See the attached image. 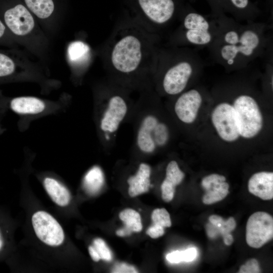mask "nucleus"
Wrapping results in <instances>:
<instances>
[{
  "label": "nucleus",
  "instance_id": "nucleus-10",
  "mask_svg": "<svg viewBox=\"0 0 273 273\" xmlns=\"http://www.w3.org/2000/svg\"><path fill=\"white\" fill-rule=\"evenodd\" d=\"M183 26L185 36L190 43L197 46H205L213 39L211 25L202 15L190 13L184 18Z\"/></svg>",
  "mask_w": 273,
  "mask_h": 273
},
{
  "label": "nucleus",
  "instance_id": "nucleus-26",
  "mask_svg": "<svg viewBox=\"0 0 273 273\" xmlns=\"http://www.w3.org/2000/svg\"><path fill=\"white\" fill-rule=\"evenodd\" d=\"M151 218L153 224L163 228L170 227L171 225L170 215L165 208H157L154 210Z\"/></svg>",
  "mask_w": 273,
  "mask_h": 273
},
{
  "label": "nucleus",
  "instance_id": "nucleus-33",
  "mask_svg": "<svg viewBox=\"0 0 273 273\" xmlns=\"http://www.w3.org/2000/svg\"><path fill=\"white\" fill-rule=\"evenodd\" d=\"M88 252L90 256L94 261H98L100 259H101L100 255L93 246H89Z\"/></svg>",
  "mask_w": 273,
  "mask_h": 273
},
{
  "label": "nucleus",
  "instance_id": "nucleus-24",
  "mask_svg": "<svg viewBox=\"0 0 273 273\" xmlns=\"http://www.w3.org/2000/svg\"><path fill=\"white\" fill-rule=\"evenodd\" d=\"M197 254V250L195 248H190L185 250H176L168 253L166 258L172 263H178L182 261L190 262L194 260Z\"/></svg>",
  "mask_w": 273,
  "mask_h": 273
},
{
  "label": "nucleus",
  "instance_id": "nucleus-37",
  "mask_svg": "<svg viewBox=\"0 0 273 273\" xmlns=\"http://www.w3.org/2000/svg\"><path fill=\"white\" fill-rule=\"evenodd\" d=\"M5 31V26L4 24L0 20V37H1L4 34Z\"/></svg>",
  "mask_w": 273,
  "mask_h": 273
},
{
  "label": "nucleus",
  "instance_id": "nucleus-3",
  "mask_svg": "<svg viewBox=\"0 0 273 273\" xmlns=\"http://www.w3.org/2000/svg\"><path fill=\"white\" fill-rule=\"evenodd\" d=\"M262 42L259 32L253 28L231 29L222 34L218 54L223 63L233 66L254 56Z\"/></svg>",
  "mask_w": 273,
  "mask_h": 273
},
{
  "label": "nucleus",
  "instance_id": "nucleus-1",
  "mask_svg": "<svg viewBox=\"0 0 273 273\" xmlns=\"http://www.w3.org/2000/svg\"><path fill=\"white\" fill-rule=\"evenodd\" d=\"M146 92L134 103L127 122L132 124L133 128L131 150L136 154L149 156L168 145L171 131L150 92Z\"/></svg>",
  "mask_w": 273,
  "mask_h": 273
},
{
  "label": "nucleus",
  "instance_id": "nucleus-35",
  "mask_svg": "<svg viewBox=\"0 0 273 273\" xmlns=\"http://www.w3.org/2000/svg\"><path fill=\"white\" fill-rule=\"evenodd\" d=\"M222 237L223 242L225 245L230 246L233 244L234 238L230 233L224 235Z\"/></svg>",
  "mask_w": 273,
  "mask_h": 273
},
{
  "label": "nucleus",
  "instance_id": "nucleus-25",
  "mask_svg": "<svg viewBox=\"0 0 273 273\" xmlns=\"http://www.w3.org/2000/svg\"><path fill=\"white\" fill-rule=\"evenodd\" d=\"M236 226V223L233 217H230L225 220L224 223L219 228H214L209 224L207 226V233L210 238L215 237L218 234H221L222 236L232 232Z\"/></svg>",
  "mask_w": 273,
  "mask_h": 273
},
{
  "label": "nucleus",
  "instance_id": "nucleus-8",
  "mask_svg": "<svg viewBox=\"0 0 273 273\" xmlns=\"http://www.w3.org/2000/svg\"><path fill=\"white\" fill-rule=\"evenodd\" d=\"M31 222L36 236L46 244L58 246L64 242L63 230L50 214L43 211H37L33 214Z\"/></svg>",
  "mask_w": 273,
  "mask_h": 273
},
{
  "label": "nucleus",
  "instance_id": "nucleus-11",
  "mask_svg": "<svg viewBox=\"0 0 273 273\" xmlns=\"http://www.w3.org/2000/svg\"><path fill=\"white\" fill-rule=\"evenodd\" d=\"M173 104V112L177 119L184 124H191L196 120L202 102L200 92L191 89L183 92Z\"/></svg>",
  "mask_w": 273,
  "mask_h": 273
},
{
  "label": "nucleus",
  "instance_id": "nucleus-32",
  "mask_svg": "<svg viewBox=\"0 0 273 273\" xmlns=\"http://www.w3.org/2000/svg\"><path fill=\"white\" fill-rule=\"evenodd\" d=\"M7 237L3 229V225L0 221V255L4 252L7 246Z\"/></svg>",
  "mask_w": 273,
  "mask_h": 273
},
{
  "label": "nucleus",
  "instance_id": "nucleus-4",
  "mask_svg": "<svg viewBox=\"0 0 273 273\" xmlns=\"http://www.w3.org/2000/svg\"><path fill=\"white\" fill-rule=\"evenodd\" d=\"M142 56V46L140 39L133 35H126L114 45L111 61L116 72L128 76L136 71Z\"/></svg>",
  "mask_w": 273,
  "mask_h": 273
},
{
  "label": "nucleus",
  "instance_id": "nucleus-18",
  "mask_svg": "<svg viewBox=\"0 0 273 273\" xmlns=\"http://www.w3.org/2000/svg\"><path fill=\"white\" fill-rule=\"evenodd\" d=\"M44 187L52 200L60 206L69 204L71 196L68 190L56 179L46 177L43 180Z\"/></svg>",
  "mask_w": 273,
  "mask_h": 273
},
{
  "label": "nucleus",
  "instance_id": "nucleus-6",
  "mask_svg": "<svg viewBox=\"0 0 273 273\" xmlns=\"http://www.w3.org/2000/svg\"><path fill=\"white\" fill-rule=\"evenodd\" d=\"M273 218L268 213L252 214L246 224V241L251 247L259 248L272 239Z\"/></svg>",
  "mask_w": 273,
  "mask_h": 273
},
{
  "label": "nucleus",
  "instance_id": "nucleus-13",
  "mask_svg": "<svg viewBox=\"0 0 273 273\" xmlns=\"http://www.w3.org/2000/svg\"><path fill=\"white\" fill-rule=\"evenodd\" d=\"M139 3L145 15L158 24L167 23L174 13L172 0H139Z\"/></svg>",
  "mask_w": 273,
  "mask_h": 273
},
{
  "label": "nucleus",
  "instance_id": "nucleus-12",
  "mask_svg": "<svg viewBox=\"0 0 273 273\" xmlns=\"http://www.w3.org/2000/svg\"><path fill=\"white\" fill-rule=\"evenodd\" d=\"M5 22L15 34L25 36L34 28L35 21L31 12L24 4H18L4 14Z\"/></svg>",
  "mask_w": 273,
  "mask_h": 273
},
{
  "label": "nucleus",
  "instance_id": "nucleus-9",
  "mask_svg": "<svg viewBox=\"0 0 273 273\" xmlns=\"http://www.w3.org/2000/svg\"><path fill=\"white\" fill-rule=\"evenodd\" d=\"M211 121L218 135L223 141L233 142L240 136L233 106L229 103L218 104L212 112Z\"/></svg>",
  "mask_w": 273,
  "mask_h": 273
},
{
  "label": "nucleus",
  "instance_id": "nucleus-7",
  "mask_svg": "<svg viewBox=\"0 0 273 273\" xmlns=\"http://www.w3.org/2000/svg\"><path fill=\"white\" fill-rule=\"evenodd\" d=\"M193 64L190 61L183 60L166 70L161 81V87L165 94L177 96L184 91L194 72Z\"/></svg>",
  "mask_w": 273,
  "mask_h": 273
},
{
  "label": "nucleus",
  "instance_id": "nucleus-2",
  "mask_svg": "<svg viewBox=\"0 0 273 273\" xmlns=\"http://www.w3.org/2000/svg\"><path fill=\"white\" fill-rule=\"evenodd\" d=\"M125 92L108 87L96 103L97 131L102 147L107 152L114 148L118 130L127 121L134 104Z\"/></svg>",
  "mask_w": 273,
  "mask_h": 273
},
{
  "label": "nucleus",
  "instance_id": "nucleus-28",
  "mask_svg": "<svg viewBox=\"0 0 273 273\" xmlns=\"http://www.w3.org/2000/svg\"><path fill=\"white\" fill-rule=\"evenodd\" d=\"M93 246L98 252L101 259L110 261L112 259V253L105 241L100 238L94 240Z\"/></svg>",
  "mask_w": 273,
  "mask_h": 273
},
{
  "label": "nucleus",
  "instance_id": "nucleus-14",
  "mask_svg": "<svg viewBox=\"0 0 273 273\" xmlns=\"http://www.w3.org/2000/svg\"><path fill=\"white\" fill-rule=\"evenodd\" d=\"M225 177L218 174H211L204 177L201 181L206 193L202 201L207 205L212 204L223 199L229 194V185Z\"/></svg>",
  "mask_w": 273,
  "mask_h": 273
},
{
  "label": "nucleus",
  "instance_id": "nucleus-15",
  "mask_svg": "<svg viewBox=\"0 0 273 273\" xmlns=\"http://www.w3.org/2000/svg\"><path fill=\"white\" fill-rule=\"evenodd\" d=\"M250 193L267 200L273 198V173L262 171L254 173L248 181Z\"/></svg>",
  "mask_w": 273,
  "mask_h": 273
},
{
  "label": "nucleus",
  "instance_id": "nucleus-5",
  "mask_svg": "<svg viewBox=\"0 0 273 273\" xmlns=\"http://www.w3.org/2000/svg\"><path fill=\"white\" fill-rule=\"evenodd\" d=\"M240 135L245 139L256 136L263 125V118L256 100L251 96L241 95L233 105Z\"/></svg>",
  "mask_w": 273,
  "mask_h": 273
},
{
  "label": "nucleus",
  "instance_id": "nucleus-21",
  "mask_svg": "<svg viewBox=\"0 0 273 273\" xmlns=\"http://www.w3.org/2000/svg\"><path fill=\"white\" fill-rule=\"evenodd\" d=\"M24 4L37 18H49L55 10L54 0H23Z\"/></svg>",
  "mask_w": 273,
  "mask_h": 273
},
{
  "label": "nucleus",
  "instance_id": "nucleus-23",
  "mask_svg": "<svg viewBox=\"0 0 273 273\" xmlns=\"http://www.w3.org/2000/svg\"><path fill=\"white\" fill-rule=\"evenodd\" d=\"M89 52L88 47L84 42L76 41L71 43L68 48V56L72 63H78L86 58Z\"/></svg>",
  "mask_w": 273,
  "mask_h": 273
},
{
  "label": "nucleus",
  "instance_id": "nucleus-27",
  "mask_svg": "<svg viewBox=\"0 0 273 273\" xmlns=\"http://www.w3.org/2000/svg\"><path fill=\"white\" fill-rule=\"evenodd\" d=\"M15 69L14 61L8 56L0 53V77L12 74Z\"/></svg>",
  "mask_w": 273,
  "mask_h": 273
},
{
  "label": "nucleus",
  "instance_id": "nucleus-30",
  "mask_svg": "<svg viewBox=\"0 0 273 273\" xmlns=\"http://www.w3.org/2000/svg\"><path fill=\"white\" fill-rule=\"evenodd\" d=\"M112 272L114 273H136L137 270L132 265L125 263H117L115 264Z\"/></svg>",
  "mask_w": 273,
  "mask_h": 273
},
{
  "label": "nucleus",
  "instance_id": "nucleus-17",
  "mask_svg": "<svg viewBox=\"0 0 273 273\" xmlns=\"http://www.w3.org/2000/svg\"><path fill=\"white\" fill-rule=\"evenodd\" d=\"M11 109L21 115H35L42 112L46 108L44 102L33 97H20L13 99L10 103Z\"/></svg>",
  "mask_w": 273,
  "mask_h": 273
},
{
  "label": "nucleus",
  "instance_id": "nucleus-31",
  "mask_svg": "<svg viewBox=\"0 0 273 273\" xmlns=\"http://www.w3.org/2000/svg\"><path fill=\"white\" fill-rule=\"evenodd\" d=\"M164 232V228L155 224L150 226L146 231L147 234L153 239L163 236Z\"/></svg>",
  "mask_w": 273,
  "mask_h": 273
},
{
  "label": "nucleus",
  "instance_id": "nucleus-36",
  "mask_svg": "<svg viewBox=\"0 0 273 273\" xmlns=\"http://www.w3.org/2000/svg\"><path fill=\"white\" fill-rule=\"evenodd\" d=\"M117 235L120 237H124L126 236L130 235L132 232L127 229L126 228L123 227L116 231Z\"/></svg>",
  "mask_w": 273,
  "mask_h": 273
},
{
  "label": "nucleus",
  "instance_id": "nucleus-34",
  "mask_svg": "<svg viewBox=\"0 0 273 273\" xmlns=\"http://www.w3.org/2000/svg\"><path fill=\"white\" fill-rule=\"evenodd\" d=\"M233 4L237 8L244 9L248 4V0H231Z\"/></svg>",
  "mask_w": 273,
  "mask_h": 273
},
{
  "label": "nucleus",
  "instance_id": "nucleus-19",
  "mask_svg": "<svg viewBox=\"0 0 273 273\" xmlns=\"http://www.w3.org/2000/svg\"><path fill=\"white\" fill-rule=\"evenodd\" d=\"M104 184V176L101 169L95 166L85 174L83 180L85 191L92 195L98 193Z\"/></svg>",
  "mask_w": 273,
  "mask_h": 273
},
{
  "label": "nucleus",
  "instance_id": "nucleus-16",
  "mask_svg": "<svg viewBox=\"0 0 273 273\" xmlns=\"http://www.w3.org/2000/svg\"><path fill=\"white\" fill-rule=\"evenodd\" d=\"M151 174V168L149 164L144 162L139 164L135 173L130 175L127 180L130 197H134L149 191Z\"/></svg>",
  "mask_w": 273,
  "mask_h": 273
},
{
  "label": "nucleus",
  "instance_id": "nucleus-29",
  "mask_svg": "<svg viewBox=\"0 0 273 273\" xmlns=\"http://www.w3.org/2000/svg\"><path fill=\"white\" fill-rule=\"evenodd\" d=\"M239 273H258L260 269L258 261L255 259L248 260L242 265L238 271Z\"/></svg>",
  "mask_w": 273,
  "mask_h": 273
},
{
  "label": "nucleus",
  "instance_id": "nucleus-22",
  "mask_svg": "<svg viewBox=\"0 0 273 273\" xmlns=\"http://www.w3.org/2000/svg\"><path fill=\"white\" fill-rule=\"evenodd\" d=\"M120 219L124 222V227L131 232H139L142 230L140 214L132 209H126L119 213Z\"/></svg>",
  "mask_w": 273,
  "mask_h": 273
},
{
  "label": "nucleus",
  "instance_id": "nucleus-20",
  "mask_svg": "<svg viewBox=\"0 0 273 273\" xmlns=\"http://www.w3.org/2000/svg\"><path fill=\"white\" fill-rule=\"evenodd\" d=\"M185 174L179 168L177 162L170 161L166 168L165 177L161 185V189L175 191L176 186L183 180Z\"/></svg>",
  "mask_w": 273,
  "mask_h": 273
}]
</instances>
